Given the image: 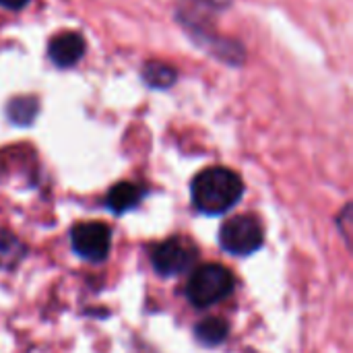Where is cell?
<instances>
[{"mask_svg":"<svg viewBox=\"0 0 353 353\" xmlns=\"http://www.w3.org/2000/svg\"><path fill=\"white\" fill-rule=\"evenodd\" d=\"M192 203L201 213L221 215L230 211L244 194L242 178L230 168H207L192 180Z\"/></svg>","mask_w":353,"mask_h":353,"instance_id":"obj_1","label":"cell"},{"mask_svg":"<svg viewBox=\"0 0 353 353\" xmlns=\"http://www.w3.org/2000/svg\"><path fill=\"white\" fill-rule=\"evenodd\" d=\"M234 275L225 267L209 263L192 271L186 285V298L196 308H211L225 300L234 292Z\"/></svg>","mask_w":353,"mask_h":353,"instance_id":"obj_2","label":"cell"},{"mask_svg":"<svg viewBox=\"0 0 353 353\" xmlns=\"http://www.w3.org/2000/svg\"><path fill=\"white\" fill-rule=\"evenodd\" d=\"M263 225L252 215H238L225 221L219 230V244L225 252L248 256L263 246Z\"/></svg>","mask_w":353,"mask_h":353,"instance_id":"obj_3","label":"cell"},{"mask_svg":"<svg viewBox=\"0 0 353 353\" xmlns=\"http://www.w3.org/2000/svg\"><path fill=\"white\" fill-rule=\"evenodd\" d=\"M196 246L186 238H170L151 250V265L163 277L182 275L196 263Z\"/></svg>","mask_w":353,"mask_h":353,"instance_id":"obj_4","label":"cell"},{"mask_svg":"<svg viewBox=\"0 0 353 353\" xmlns=\"http://www.w3.org/2000/svg\"><path fill=\"white\" fill-rule=\"evenodd\" d=\"M70 244L72 250L91 263H101L110 254L112 246V232L105 223L99 221H87V223H77L70 230Z\"/></svg>","mask_w":353,"mask_h":353,"instance_id":"obj_5","label":"cell"},{"mask_svg":"<svg viewBox=\"0 0 353 353\" xmlns=\"http://www.w3.org/2000/svg\"><path fill=\"white\" fill-rule=\"evenodd\" d=\"M85 37L74 31L56 35L48 46V58L58 68H70L85 56Z\"/></svg>","mask_w":353,"mask_h":353,"instance_id":"obj_6","label":"cell"},{"mask_svg":"<svg viewBox=\"0 0 353 353\" xmlns=\"http://www.w3.org/2000/svg\"><path fill=\"white\" fill-rule=\"evenodd\" d=\"M143 199V190L141 186L132 184V182H118L116 186H112V190L108 192L105 205L110 211L114 213H126L130 209H134Z\"/></svg>","mask_w":353,"mask_h":353,"instance_id":"obj_7","label":"cell"},{"mask_svg":"<svg viewBox=\"0 0 353 353\" xmlns=\"http://www.w3.org/2000/svg\"><path fill=\"white\" fill-rule=\"evenodd\" d=\"M25 252H27L25 244L14 234L0 228V269L2 271L14 269L25 259Z\"/></svg>","mask_w":353,"mask_h":353,"instance_id":"obj_8","label":"cell"},{"mask_svg":"<svg viewBox=\"0 0 353 353\" xmlns=\"http://www.w3.org/2000/svg\"><path fill=\"white\" fill-rule=\"evenodd\" d=\"M194 335L196 339L203 343V345H219L228 339L230 335V325L223 321V319H205L196 325L194 329Z\"/></svg>","mask_w":353,"mask_h":353,"instance_id":"obj_9","label":"cell"},{"mask_svg":"<svg viewBox=\"0 0 353 353\" xmlns=\"http://www.w3.org/2000/svg\"><path fill=\"white\" fill-rule=\"evenodd\" d=\"M143 79L149 87L155 89H168L176 83L178 72L174 66H170L168 62H147L143 66Z\"/></svg>","mask_w":353,"mask_h":353,"instance_id":"obj_10","label":"cell"},{"mask_svg":"<svg viewBox=\"0 0 353 353\" xmlns=\"http://www.w3.org/2000/svg\"><path fill=\"white\" fill-rule=\"evenodd\" d=\"M6 114H8V118L14 124H31L33 118H35V114H37V99L31 97V95L17 97V99H12L8 103Z\"/></svg>","mask_w":353,"mask_h":353,"instance_id":"obj_11","label":"cell"},{"mask_svg":"<svg viewBox=\"0 0 353 353\" xmlns=\"http://www.w3.org/2000/svg\"><path fill=\"white\" fill-rule=\"evenodd\" d=\"M27 4H29V0H0V6L8 8V10H21Z\"/></svg>","mask_w":353,"mask_h":353,"instance_id":"obj_12","label":"cell"}]
</instances>
